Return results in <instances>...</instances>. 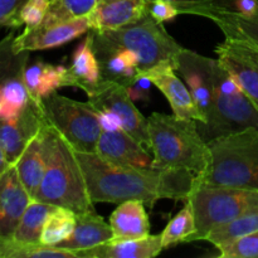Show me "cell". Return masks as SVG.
<instances>
[{
    "mask_svg": "<svg viewBox=\"0 0 258 258\" xmlns=\"http://www.w3.org/2000/svg\"><path fill=\"white\" fill-rule=\"evenodd\" d=\"M76 155L93 204L141 201L153 207L161 199L185 201L196 178L188 170L115 165L97 153Z\"/></svg>",
    "mask_w": 258,
    "mask_h": 258,
    "instance_id": "6da1fadb",
    "label": "cell"
},
{
    "mask_svg": "<svg viewBox=\"0 0 258 258\" xmlns=\"http://www.w3.org/2000/svg\"><path fill=\"white\" fill-rule=\"evenodd\" d=\"M153 168L188 170L194 176L208 169L211 150L196 120L154 112L148 117Z\"/></svg>",
    "mask_w": 258,
    "mask_h": 258,
    "instance_id": "7a4b0ae2",
    "label": "cell"
},
{
    "mask_svg": "<svg viewBox=\"0 0 258 258\" xmlns=\"http://www.w3.org/2000/svg\"><path fill=\"white\" fill-rule=\"evenodd\" d=\"M34 199L71 209L76 214L93 209L76 151L50 125L47 164Z\"/></svg>",
    "mask_w": 258,
    "mask_h": 258,
    "instance_id": "3957f363",
    "label": "cell"
},
{
    "mask_svg": "<svg viewBox=\"0 0 258 258\" xmlns=\"http://www.w3.org/2000/svg\"><path fill=\"white\" fill-rule=\"evenodd\" d=\"M93 37V49L115 50L127 49L135 53L139 60L140 72L148 71L164 62L174 63L183 49L171 37L163 23L154 19L146 13L140 20L133 24L107 32L90 30Z\"/></svg>",
    "mask_w": 258,
    "mask_h": 258,
    "instance_id": "277c9868",
    "label": "cell"
},
{
    "mask_svg": "<svg viewBox=\"0 0 258 258\" xmlns=\"http://www.w3.org/2000/svg\"><path fill=\"white\" fill-rule=\"evenodd\" d=\"M209 166L196 180L209 185L258 189V128L222 136L208 143Z\"/></svg>",
    "mask_w": 258,
    "mask_h": 258,
    "instance_id": "5b68a950",
    "label": "cell"
},
{
    "mask_svg": "<svg viewBox=\"0 0 258 258\" xmlns=\"http://www.w3.org/2000/svg\"><path fill=\"white\" fill-rule=\"evenodd\" d=\"M185 201L193 206L197 227L188 242L204 241L207 234L216 227L257 211L258 189L209 185L194 179Z\"/></svg>",
    "mask_w": 258,
    "mask_h": 258,
    "instance_id": "8992f818",
    "label": "cell"
},
{
    "mask_svg": "<svg viewBox=\"0 0 258 258\" xmlns=\"http://www.w3.org/2000/svg\"><path fill=\"white\" fill-rule=\"evenodd\" d=\"M45 121L77 153H96L102 134L98 113L90 102H81L54 92L42 100Z\"/></svg>",
    "mask_w": 258,
    "mask_h": 258,
    "instance_id": "52a82bcc",
    "label": "cell"
},
{
    "mask_svg": "<svg viewBox=\"0 0 258 258\" xmlns=\"http://www.w3.org/2000/svg\"><path fill=\"white\" fill-rule=\"evenodd\" d=\"M249 128H258V108L248 96L244 92L223 95L213 91L206 122H198V130L204 141L208 144L214 139Z\"/></svg>",
    "mask_w": 258,
    "mask_h": 258,
    "instance_id": "ba28073f",
    "label": "cell"
},
{
    "mask_svg": "<svg viewBox=\"0 0 258 258\" xmlns=\"http://www.w3.org/2000/svg\"><path fill=\"white\" fill-rule=\"evenodd\" d=\"M88 102L96 110H110L122 122L123 131L151 151L148 118L136 108L123 86L103 80L95 93L88 96Z\"/></svg>",
    "mask_w": 258,
    "mask_h": 258,
    "instance_id": "9c48e42d",
    "label": "cell"
},
{
    "mask_svg": "<svg viewBox=\"0 0 258 258\" xmlns=\"http://www.w3.org/2000/svg\"><path fill=\"white\" fill-rule=\"evenodd\" d=\"M216 54L258 108V47L242 38L226 35L217 45Z\"/></svg>",
    "mask_w": 258,
    "mask_h": 258,
    "instance_id": "30bf717a",
    "label": "cell"
},
{
    "mask_svg": "<svg viewBox=\"0 0 258 258\" xmlns=\"http://www.w3.org/2000/svg\"><path fill=\"white\" fill-rule=\"evenodd\" d=\"M91 30L87 15L60 23H42L38 27L25 28L15 35L13 49L15 53L44 50L62 47Z\"/></svg>",
    "mask_w": 258,
    "mask_h": 258,
    "instance_id": "8fae6325",
    "label": "cell"
},
{
    "mask_svg": "<svg viewBox=\"0 0 258 258\" xmlns=\"http://www.w3.org/2000/svg\"><path fill=\"white\" fill-rule=\"evenodd\" d=\"M213 58L198 54L183 48L176 57V72L190 91L197 107L206 122L207 113L213 98Z\"/></svg>",
    "mask_w": 258,
    "mask_h": 258,
    "instance_id": "7c38bea8",
    "label": "cell"
},
{
    "mask_svg": "<svg viewBox=\"0 0 258 258\" xmlns=\"http://www.w3.org/2000/svg\"><path fill=\"white\" fill-rule=\"evenodd\" d=\"M175 72L174 63L164 62L139 73L146 76L153 82V85L165 96L176 117L203 122L204 118L197 107L190 91Z\"/></svg>",
    "mask_w": 258,
    "mask_h": 258,
    "instance_id": "4fadbf2b",
    "label": "cell"
},
{
    "mask_svg": "<svg viewBox=\"0 0 258 258\" xmlns=\"http://www.w3.org/2000/svg\"><path fill=\"white\" fill-rule=\"evenodd\" d=\"M44 123L42 106L32 100L18 117L0 121V145L10 164L17 163L28 144L39 134Z\"/></svg>",
    "mask_w": 258,
    "mask_h": 258,
    "instance_id": "5bb4252c",
    "label": "cell"
},
{
    "mask_svg": "<svg viewBox=\"0 0 258 258\" xmlns=\"http://www.w3.org/2000/svg\"><path fill=\"white\" fill-rule=\"evenodd\" d=\"M96 153L115 165L153 168L150 151L123 130L102 131Z\"/></svg>",
    "mask_w": 258,
    "mask_h": 258,
    "instance_id": "9a60e30c",
    "label": "cell"
},
{
    "mask_svg": "<svg viewBox=\"0 0 258 258\" xmlns=\"http://www.w3.org/2000/svg\"><path fill=\"white\" fill-rule=\"evenodd\" d=\"M32 201L13 164L0 175V237H13Z\"/></svg>",
    "mask_w": 258,
    "mask_h": 258,
    "instance_id": "2e32d148",
    "label": "cell"
},
{
    "mask_svg": "<svg viewBox=\"0 0 258 258\" xmlns=\"http://www.w3.org/2000/svg\"><path fill=\"white\" fill-rule=\"evenodd\" d=\"M146 3L148 0H95L87 14L91 29L107 32L133 24L148 13Z\"/></svg>",
    "mask_w": 258,
    "mask_h": 258,
    "instance_id": "e0dca14e",
    "label": "cell"
},
{
    "mask_svg": "<svg viewBox=\"0 0 258 258\" xmlns=\"http://www.w3.org/2000/svg\"><path fill=\"white\" fill-rule=\"evenodd\" d=\"M48 148H49V123L45 121L39 134L28 144L20 158L14 164L20 181L32 199L35 198L42 183L45 164H47Z\"/></svg>",
    "mask_w": 258,
    "mask_h": 258,
    "instance_id": "ac0fdd59",
    "label": "cell"
},
{
    "mask_svg": "<svg viewBox=\"0 0 258 258\" xmlns=\"http://www.w3.org/2000/svg\"><path fill=\"white\" fill-rule=\"evenodd\" d=\"M68 70V83L70 87H77L88 96L96 92L103 81L101 75L100 63L93 49V37L91 32L81 40L80 44L73 50L71 64Z\"/></svg>",
    "mask_w": 258,
    "mask_h": 258,
    "instance_id": "d6986e66",
    "label": "cell"
},
{
    "mask_svg": "<svg viewBox=\"0 0 258 258\" xmlns=\"http://www.w3.org/2000/svg\"><path fill=\"white\" fill-rule=\"evenodd\" d=\"M67 72L64 66L52 64L40 59L28 63L23 72V80L30 100L40 105L42 100L57 92L59 88L70 87Z\"/></svg>",
    "mask_w": 258,
    "mask_h": 258,
    "instance_id": "ffe728a7",
    "label": "cell"
},
{
    "mask_svg": "<svg viewBox=\"0 0 258 258\" xmlns=\"http://www.w3.org/2000/svg\"><path fill=\"white\" fill-rule=\"evenodd\" d=\"M163 249L161 234H149L139 239L105 242L77 252V258H154Z\"/></svg>",
    "mask_w": 258,
    "mask_h": 258,
    "instance_id": "44dd1931",
    "label": "cell"
},
{
    "mask_svg": "<svg viewBox=\"0 0 258 258\" xmlns=\"http://www.w3.org/2000/svg\"><path fill=\"white\" fill-rule=\"evenodd\" d=\"M113 237L110 223L96 213L95 209L76 214V227L72 234L57 247L73 253L92 248V247L111 241Z\"/></svg>",
    "mask_w": 258,
    "mask_h": 258,
    "instance_id": "7402d4cb",
    "label": "cell"
},
{
    "mask_svg": "<svg viewBox=\"0 0 258 258\" xmlns=\"http://www.w3.org/2000/svg\"><path fill=\"white\" fill-rule=\"evenodd\" d=\"M111 241L139 239L150 234V221L141 201H126L117 204L110 216Z\"/></svg>",
    "mask_w": 258,
    "mask_h": 258,
    "instance_id": "603a6c76",
    "label": "cell"
},
{
    "mask_svg": "<svg viewBox=\"0 0 258 258\" xmlns=\"http://www.w3.org/2000/svg\"><path fill=\"white\" fill-rule=\"evenodd\" d=\"M97 55L102 78L128 87L138 77L139 60L135 53L127 49L98 50Z\"/></svg>",
    "mask_w": 258,
    "mask_h": 258,
    "instance_id": "cb8c5ba5",
    "label": "cell"
},
{
    "mask_svg": "<svg viewBox=\"0 0 258 258\" xmlns=\"http://www.w3.org/2000/svg\"><path fill=\"white\" fill-rule=\"evenodd\" d=\"M55 206L33 199L23 213L13 238L23 243H40V234L48 216Z\"/></svg>",
    "mask_w": 258,
    "mask_h": 258,
    "instance_id": "d4e9b609",
    "label": "cell"
},
{
    "mask_svg": "<svg viewBox=\"0 0 258 258\" xmlns=\"http://www.w3.org/2000/svg\"><path fill=\"white\" fill-rule=\"evenodd\" d=\"M30 101L23 73L0 85V121L13 120L24 111Z\"/></svg>",
    "mask_w": 258,
    "mask_h": 258,
    "instance_id": "484cf974",
    "label": "cell"
},
{
    "mask_svg": "<svg viewBox=\"0 0 258 258\" xmlns=\"http://www.w3.org/2000/svg\"><path fill=\"white\" fill-rule=\"evenodd\" d=\"M77 258L76 253L43 243H23L13 237H0V258Z\"/></svg>",
    "mask_w": 258,
    "mask_h": 258,
    "instance_id": "4316f807",
    "label": "cell"
},
{
    "mask_svg": "<svg viewBox=\"0 0 258 258\" xmlns=\"http://www.w3.org/2000/svg\"><path fill=\"white\" fill-rule=\"evenodd\" d=\"M76 227V213L63 207H55L48 216L40 234V243L57 247L72 234Z\"/></svg>",
    "mask_w": 258,
    "mask_h": 258,
    "instance_id": "83f0119b",
    "label": "cell"
},
{
    "mask_svg": "<svg viewBox=\"0 0 258 258\" xmlns=\"http://www.w3.org/2000/svg\"><path fill=\"white\" fill-rule=\"evenodd\" d=\"M185 202L184 208L169 221L164 231L160 233L164 248L178 243H186L189 237L193 236L196 232V216H194L193 206L190 202Z\"/></svg>",
    "mask_w": 258,
    "mask_h": 258,
    "instance_id": "f1b7e54d",
    "label": "cell"
},
{
    "mask_svg": "<svg viewBox=\"0 0 258 258\" xmlns=\"http://www.w3.org/2000/svg\"><path fill=\"white\" fill-rule=\"evenodd\" d=\"M258 231V209L251 212L248 214L239 217L238 219L229 223L222 224L212 229L206 236L204 241L209 242L217 248H219L223 244L244 236V234L253 233Z\"/></svg>",
    "mask_w": 258,
    "mask_h": 258,
    "instance_id": "f546056e",
    "label": "cell"
},
{
    "mask_svg": "<svg viewBox=\"0 0 258 258\" xmlns=\"http://www.w3.org/2000/svg\"><path fill=\"white\" fill-rule=\"evenodd\" d=\"M214 23L218 25L224 35L242 38L258 47V15L246 18L229 10Z\"/></svg>",
    "mask_w": 258,
    "mask_h": 258,
    "instance_id": "4dcf8cb0",
    "label": "cell"
},
{
    "mask_svg": "<svg viewBox=\"0 0 258 258\" xmlns=\"http://www.w3.org/2000/svg\"><path fill=\"white\" fill-rule=\"evenodd\" d=\"M14 32H10L0 40V85L9 78L22 75L29 63L30 52H14Z\"/></svg>",
    "mask_w": 258,
    "mask_h": 258,
    "instance_id": "1f68e13d",
    "label": "cell"
},
{
    "mask_svg": "<svg viewBox=\"0 0 258 258\" xmlns=\"http://www.w3.org/2000/svg\"><path fill=\"white\" fill-rule=\"evenodd\" d=\"M95 0H50L43 23H60L85 17L92 10Z\"/></svg>",
    "mask_w": 258,
    "mask_h": 258,
    "instance_id": "d6a6232c",
    "label": "cell"
},
{
    "mask_svg": "<svg viewBox=\"0 0 258 258\" xmlns=\"http://www.w3.org/2000/svg\"><path fill=\"white\" fill-rule=\"evenodd\" d=\"M171 3L180 14H191L208 18L216 22L219 17L229 12L227 0H166Z\"/></svg>",
    "mask_w": 258,
    "mask_h": 258,
    "instance_id": "836d02e7",
    "label": "cell"
},
{
    "mask_svg": "<svg viewBox=\"0 0 258 258\" xmlns=\"http://www.w3.org/2000/svg\"><path fill=\"white\" fill-rule=\"evenodd\" d=\"M50 0H27L15 15L12 23V28L25 25V28H34L42 24L45 19Z\"/></svg>",
    "mask_w": 258,
    "mask_h": 258,
    "instance_id": "e575fe53",
    "label": "cell"
},
{
    "mask_svg": "<svg viewBox=\"0 0 258 258\" xmlns=\"http://www.w3.org/2000/svg\"><path fill=\"white\" fill-rule=\"evenodd\" d=\"M218 251L222 258H258V231L223 244Z\"/></svg>",
    "mask_w": 258,
    "mask_h": 258,
    "instance_id": "d590c367",
    "label": "cell"
},
{
    "mask_svg": "<svg viewBox=\"0 0 258 258\" xmlns=\"http://www.w3.org/2000/svg\"><path fill=\"white\" fill-rule=\"evenodd\" d=\"M146 10L154 19L160 23L170 22L180 14L179 10L166 0H148Z\"/></svg>",
    "mask_w": 258,
    "mask_h": 258,
    "instance_id": "8d00e7d4",
    "label": "cell"
},
{
    "mask_svg": "<svg viewBox=\"0 0 258 258\" xmlns=\"http://www.w3.org/2000/svg\"><path fill=\"white\" fill-rule=\"evenodd\" d=\"M153 82L149 80L146 76L139 73L138 77L135 78L133 83L128 87H126L128 96L131 100L140 101V102H150L151 100V87H153Z\"/></svg>",
    "mask_w": 258,
    "mask_h": 258,
    "instance_id": "74e56055",
    "label": "cell"
},
{
    "mask_svg": "<svg viewBox=\"0 0 258 258\" xmlns=\"http://www.w3.org/2000/svg\"><path fill=\"white\" fill-rule=\"evenodd\" d=\"M27 0H0V28H12V23Z\"/></svg>",
    "mask_w": 258,
    "mask_h": 258,
    "instance_id": "f35d334b",
    "label": "cell"
},
{
    "mask_svg": "<svg viewBox=\"0 0 258 258\" xmlns=\"http://www.w3.org/2000/svg\"><path fill=\"white\" fill-rule=\"evenodd\" d=\"M228 8L232 12L246 18L257 17L258 0H227Z\"/></svg>",
    "mask_w": 258,
    "mask_h": 258,
    "instance_id": "ab89813d",
    "label": "cell"
},
{
    "mask_svg": "<svg viewBox=\"0 0 258 258\" xmlns=\"http://www.w3.org/2000/svg\"><path fill=\"white\" fill-rule=\"evenodd\" d=\"M98 122L102 131H117L123 130L122 122L116 113L110 110H97Z\"/></svg>",
    "mask_w": 258,
    "mask_h": 258,
    "instance_id": "60d3db41",
    "label": "cell"
},
{
    "mask_svg": "<svg viewBox=\"0 0 258 258\" xmlns=\"http://www.w3.org/2000/svg\"><path fill=\"white\" fill-rule=\"evenodd\" d=\"M10 165H13V164H10L9 161H8L4 150H3L2 145H0V175H2V174L4 173V171L7 170Z\"/></svg>",
    "mask_w": 258,
    "mask_h": 258,
    "instance_id": "b9f144b4",
    "label": "cell"
}]
</instances>
